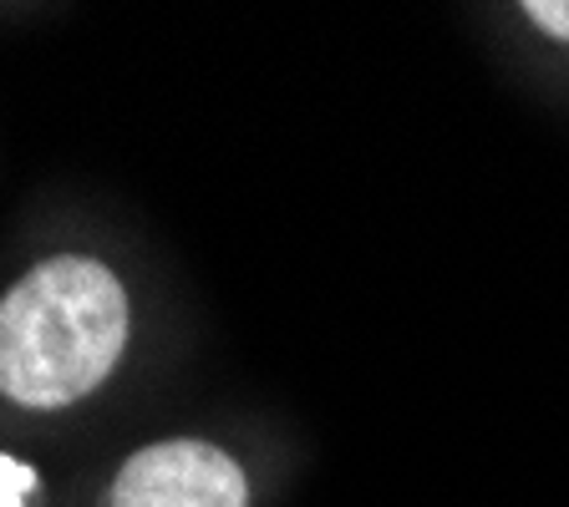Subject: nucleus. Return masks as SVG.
Returning a JSON list of instances; mask_svg holds the SVG:
<instances>
[{"label":"nucleus","instance_id":"nucleus-1","mask_svg":"<svg viewBox=\"0 0 569 507\" xmlns=\"http://www.w3.org/2000/svg\"><path fill=\"white\" fill-rule=\"evenodd\" d=\"M132 341V300L97 254H51L0 295V402L71 412L118 376Z\"/></svg>","mask_w":569,"mask_h":507},{"label":"nucleus","instance_id":"nucleus-3","mask_svg":"<svg viewBox=\"0 0 569 507\" xmlns=\"http://www.w3.org/2000/svg\"><path fill=\"white\" fill-rule=\"evenodd\" d=\"M36 497H41V473L0 452V507H31Z\"/></svg>","mask_w":569,"mask_h":507},{"label":"nucleus","instance_id":"nucleus-2","mask_svg":"<svg viewBox=\"0 0 569 507\" xmlns=\"http://www.w3.org/2000/svg\"><path fill=\"white\" fill-rule=\"evenodd\" d=\"M102 507H249V477L213 442L168 437L118 462Z\"/></svg>","mask_w":569,"mask_h":507},{"label":"nucleus","instance_id":"nucleus-4","mask_svg":"<svg viewBox=\"0 0 569 507\" xmlns=\"http://www.w3.org/2000/svg\"><path fill=\"white\" fill-rule=\"evenodd\" d=\"M523 16H529V21L539 26L545 36L569 41V0H529V6H523Z\"/></svg>","mask_w":569,"mask_h":507}]
</instances>
